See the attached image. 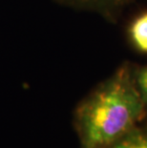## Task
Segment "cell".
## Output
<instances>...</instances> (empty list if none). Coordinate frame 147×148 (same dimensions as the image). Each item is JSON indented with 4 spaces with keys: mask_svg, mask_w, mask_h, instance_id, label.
Masks as SVG:
<instances>
[{
    "mask_svg": "<svg viewBox=\"0 0 147 148\" xmlns=\"http://www.w3.org/2000/svg\"><path fill=\"white\" fill-rule=\"evenodd\" d=\"M133 75L137 89L147 110V65L134 64Z\"/></svg>",
    "mask_w": 147,
    "mask_h": 148,
    "instance_id": "obj_5",
    "label": "cell"
},
{
    "mask_svg": "<svg viewBox=\"0 0 147 148\" xmlns=\"http://www.w3.org/2000/svg\"><path fill=\"white\" fill-rule=\"evenodd\" d=\"M124 62L77 105L73 123L80 148H108L137 125L147 113L133 75Z\"/></svg>",
    "mask_w": 147,
    "mask_h": 148,
    "instance_id": "obj_1",
    "label": "cell"
},
{
    "mask_svg": "<svg viewBox=\"0 0 147 148\" xmlns=\"http://www.w3.org/2000/svg\"><path fill=\"white\" fill-rule=\"evenodd\" d=\"M128 37L137 51L147 53V12L137 15L128 27Z\"/></svg>",
    "mask_w": 147,
    "mask_h": 148,
    "instance_id": "obj_3",
    "label": "cell"
},
{
    "mask_svg": "<svg viewBox=\"0 0 147 148\" xmlns=\"http://www.w3.org/2000/svg\"><path fill=\"white\" fill-rule=\"evenodd\" d=\"M108 148H147V126L139 123Z\"/></svg>",
    "mask_w": 147,
    "mask_h": 148,
    "instance_id": "obj_4",
    "label": "cell"
},
{
    "mask_svg": "<svg viewBox=\"0 0 147 148\" xmlns=\"http://www.w3.org/2000/svg\"><path fill=\"white\" fill-rule=\"evenodd\" d=\"M142 124H144V125H146V126H147V113H146V115H145V116H144V119H143V121H142Z\"/></svg>",
    "mask_w": 147,
    "mask_h": 148,
    "instance_id": "obj_6",
    "label": "cell"
},
{
    "mask_svg": "<svg viewBox=\"0 0 147 148\" xmlns=\"http://www.w3.org/2000/svg\"><path fill=\"white\" fill-rule=\"evenodd\" d=\"M65 5L96 12L106 19L116 20L133 0H59Z\"/></svg>",
    "mask_w": 147,
    "mask_h": 148,
    "instance_id": "obj_2",
    "label": "cell"
}]
</instances>
